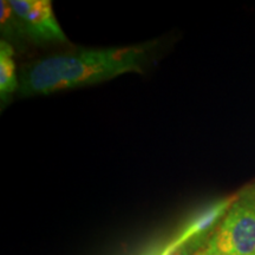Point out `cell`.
Masks as SVG:
<instances>
[{
    "mask_svg": "<svg viewBox=\"0 0 255 255\" xmlns=\"http://www.w3.org/2000/svg\"><path fill=\"white\" fill-rule=\"evenodd\" d=\"M25 37L33 44L68 41L50 0H8Z\"/></svg>",
    "mask_w": 255,
    "mask_h": 255,
    "instance_id": "3",
    "label": "cell"
},
{
    "mask_svg": "<svg viewBox=\"0 0 255 255\" xmlns=\"http://www.w3.org/2000/svg\"><path fill=\"white\" fill-rule=\"evenodd\" d=\"M253 255H255V253H254V254H253Z\"/></svg>",
    "mask_w": 255,
    "mask_h": 255,
    "instance_id": "7",
    "label": "cell"
},
{
    "mask_svg": "<svg viewBox=\"0 0 255 255\" xmlns=\"http://www.w3.org/2000/svg\"><path fill=\"white\" fill-rule=\"evenodd\" d=\"M234 195L223 197L203 209L188 223L181 234L161 255H196L213 237L215 229L234 201Z\"/></svg>",
    "mask_w": 255,
    "mask_h": 255,
    "instance_id": "4",
    "label": "cell"
},
{
    "mask_svg": "<svg viewBox=\"0 0 255 255\" xmlns=\"http://www.w3.org/2000/svg\"><path fill=\"white\" fill-rule=\"evenodd\" d=\"M15 50L7 41H0V100L1 108L19 90V71L14 60Z\"/></svg>",
    "mask_w": 255,
    "mask_h": 255,
    "instance_id": "5",
    "label": "cell"
},
{
    "mask_svg": "<svg viewBox=\"0 0 255 255\" xmlns=\"http://www.w3.org/2000/svg\"><path fill=\"white\" fill-rule=\"evenodd\" d=\"M0 30L4 37L2 40L11 44L14 50H25L30 43L23 33L8 0L0 1Z\"/></svg>",
    "mask_w": 255,
    "mask_h": 255,
    "instance_id": "6",
    "label": "cell"
},
{
    "mask_svg": "<svg viewBox=\"0 0 255 255\" xmlns=\"http://www.w3.org/2000/svg\"><path fill=\"white\" fill-rule=\"evenodd\" d=\"M154 44L78 49L26 63L19 71L21 97L51 95L144 71Z\"/></svg>",
    "mask_w": 255,
    "mask_h": 255,
    "instance_id": "1",
    "label": "cell"
},
{
    "mask_svg": "<svg viewBox=\"0 0 255 255\" xmlns=\"http://www.w3.org/2000/svg\"><path fill=\"white\" fill-rule=\"evenodd\" d=\"M255 253V181L235 194L213 237L196 255H253Z\"/></svg>",
    "mask_w": 255,
    "mask_h": 255,
    "instance_id": "2",
    "label": "cell"
}]
</instances>
